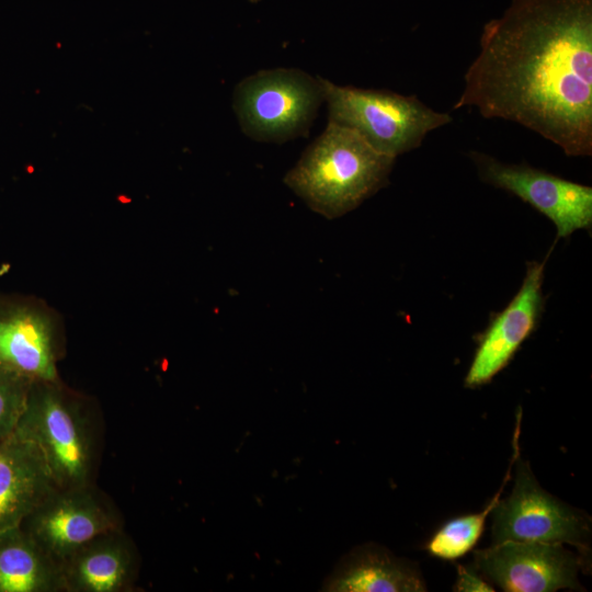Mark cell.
I'll use <instances>...</instances> for the list:
<instances>
[{
  "label": "cell",
  "instance_id": "1",
  "mask_svg": "<svg viewBox=\"0 0 592 592\" xmlns=\"http://www.w3.org/2000/svg\"><path fill=\"white\" fill-rule=\"evenodd\" d=\"M453 109L517 123L592 155V0H512L483 25Z\"/></svg>",
  "mask_w": 592,
  "mask_h": 592
},
{
  "label": "cell",
  "instance_id": "2",
  "mask_svg": "<svg viewBox=\"0 0 592 592\" xmlns=\"http://www.w3.org/2000/svg\"><path fill=\"white\" fill-rule=\"evenodd\" d=\"M395 160L356 132L328 121L323 133L285 174L284 183L311 210L335 219L385 187Z\"/></svg>",
  "mask_w": 592,
  "mask_h": 592
},
{
  "label": "cell",
  "instance_id": "3",
  "mask_svg": "<svg viewBox=\"0 0 592 592\" xmlns=\"http://www.w3.org/2000/svg\"><path fill=\"white\" fill-rule=\"evenodd\" d=\"M92 403L61 380H34L16 431L44 454L59 488L93 483L99 430Z\"/></svg>",
  "mask_w": 592,
  "mask_h": 592
},
{
  "label": "cell",
  "instance_id": "4",
  "mask_svg": "<svg viewBox=\"0 0 592 592\" xmlns=\"http://www.w3.org/2000/svg\"><path fill=\"white\" fill-rule=\"evenodd\" d=\"M328 121L362 136L377 151L397 158L421 146L426 135L452 122L415 95L338 86L320 77Z\"/></svg>",
  "mask_w": 592,
  "mask_h": 592
},
{
  "label": "cell",
  "instance_id": "5",
  "mask_svg": "<svg viewBox=\"0 0 592 592\" xmlns=\"http://www.w3.org/2000/svg\"><path fill=\"white\" fill-rule=\"evenodd\" d=\"M322 102L320 77L297 68L260 70L242 79L232 95L242 133L276 144L306 136Z\"/></svg>",
  "mask_w": 592,
  "mask_h": 592
},
{
  "label": "cell",
  "instance_id": "6",
  "mask_svg": "<svg viewBox=\"0 0 592 592\" xmlns=\"http://www.w3.org/2000/svg\"><path fill=\"white\" fill-rule=\"evenodd\" d=\"M516 471L510 496L493 509L492 540L570 544L581 555L589 554L588 519L545 491L530 465L515 459Z\"/></svg>",
  "mask_w": 592,
  "mask_h": 592
},
{
  "label": "cell",
  "instance_id": "7",
  "mask_svg": "<svg viewBox=\"0 0 592 592\" xmlns=\"http://www.w3.org/2000/svg\"><path fill=\"white\" fill-rule=\"evenodd\" d=\"M59 565L91 539L122 528V517L94 483L58 488L21 525Z\"/></svg>",
  "mask_w": 592,
  "mask_h": 592
},
{
  "label": "cell",
  "instance_id": "8",
  "mask_svg": "<svg viewBox=\"0 0 592 592\" xmlns=\"http://www.w3.org/2000/svg\"><path fill=\"white\" fill-rule=\"evenodd\" d=\"M481 181L504 190L549 218L557 239L592 226V187L572 182L526 163H505L470 151Z\"/></svg>",
  "mask_w": 592,
  "mask_h": 592
},
{
  "label": "cell",
  "instance_id": "9",
  "mask_svg": "<svg viewBox=\"0 0 592 592\" xmlns=\"http://www.w3.org/2000/svg\"><path fill=\"white\" fill-rule=\"evenodd\" d=\"M475 569L506 592L578 589L581 559L562 544L504 540L474 551Z\"/></svg>",
  "mask_w": 592,
  "mask_h": 592
},
{
  "label": "cell",
  "instance_id": "10",
  "mask_svg": "<svg viewBox=\"0 0 592 592\" xmlns=\"http://www.w3.org/2000/svg\"><path fill=\"white\" fill-rule=\"evenodd\" d=\"M62 340L57 316L38 300L0 295V366L33 380L58 379Z\"/></svg>",
  "mask_w": 592,
  "mask_h": 592
},
{
  "label": "cell",
  "instance_id": "11",
  "mask_svg": "<svg viewBox=\"0 0 592 592\" xmlns=\"http://www.w3.org/2000/svg\"><path fill=\"white\" fill-rule=\"evenodd\" d=\"M549 254L542 262H527L520 291L503 310L490 318L465 376L466 387L477 388L490 383L536 330L545 307L543 282Z\"/></svg>",
  "mask_w": 592,
  "mask_h": 592
},
{
  "label": "cell",
  "instance_id": "12",
  "mask_svg": "<svg viewBox=\"0 0 592 592\" xmlns=\"http://www.w3.org/2000/svg\"><path fill=\"white\" fill-rule=\"evenodd\" d=\"M58 488L33 440L15 430L0 442V533L21 526Z\"/></svg>",
  "mask_w": 592,
  "mask_h": 592
},
{
  "label": "cell",
  "instance_id": "13",
  "mask_svg": "<svg viewBox=\"0 0 592 592\" xmlns=\"http://www.w3.org/2000/svg\"><path fill=\"white\" fill-rule=\"evenodd\" d=\"M60 568L65 592H127L136 581L138 556L121 528L86 543Z\"/></svg>",
  "mask_w": 592,
  "mask_h": 592
},
{
  "label": "cell",
  "instance_id": "14",
  "mask_svg": "<svg viewBox=\"0 0 592 592\" xmlns=\"http://www.w3.org/2000/svg\"><path fill=\"white\" fill-rule=\"evenodd\" d=\"M322 590L332 592L426 591L420 572L377 545L348 554L327 578Z\"/></svg>",
  "mask_w": 592,
  "mask_h": 592
},
{
  "label": "cell",
  "instance_id": "15",
  "mask_svg": "<svg viewBox=\"0 0 592 592\" xmlns=\"http://www.w3.org/2000/svg\"><path fill=\"white\" fill-rule=\"evenodd\" d=\"M60 565L22 527L0 533V592H61Z\"/></svg>",
  "mask_w": 592,
  "mask_h": 592
},
{
  "label": "cell",
  "instance_id": "16",
  "mask_svg": "<svg viewBox=\"0 0 592 592\" xmlns=\"http://www.w3.org/2000/svg\"><path fill=\"white\" fill-rule=\"evenodd\" d=\"M521 412L517 413L513 436V454L501 487L479 512L454 517L444 523L426 542L425 549L431 556L443 560H455L471 551L480 539L488 516L501 499L504 487L512 477L513 463L520 453Z\"/></svg>",
  "mask_w": 592,
  "mask_h": 592
},
{
  "label": "cell",
  "instance_id": "17",
  "mask_svg": "<svg viewBox=\"0 0 592 592\" xmlns=\"http://www.w3.org/2000/svg\"><path fill=\"white\" fill-rule=\"evenodd\" d=\"M33 379L0 366V442L18 428Z\"/></svg>",
  "mask_w": 592,
  "mask_h": 592
},
{
  "label": "cell",
  "instance_id": "18",
  "mask_svg": "<svg viewBox=\"0 0 592 592\" xmlns=\"http://www.w3.org/2000/svg\"><path fill=\"white\" fill-rule=\"evenodd\" d=\"M457 592H493L494 589L478 573V570L470 567L457 566V579L454 585Z\"/></svg>",
  "mask_w": 592,
  "mask_h": 592
}]
</instances>
